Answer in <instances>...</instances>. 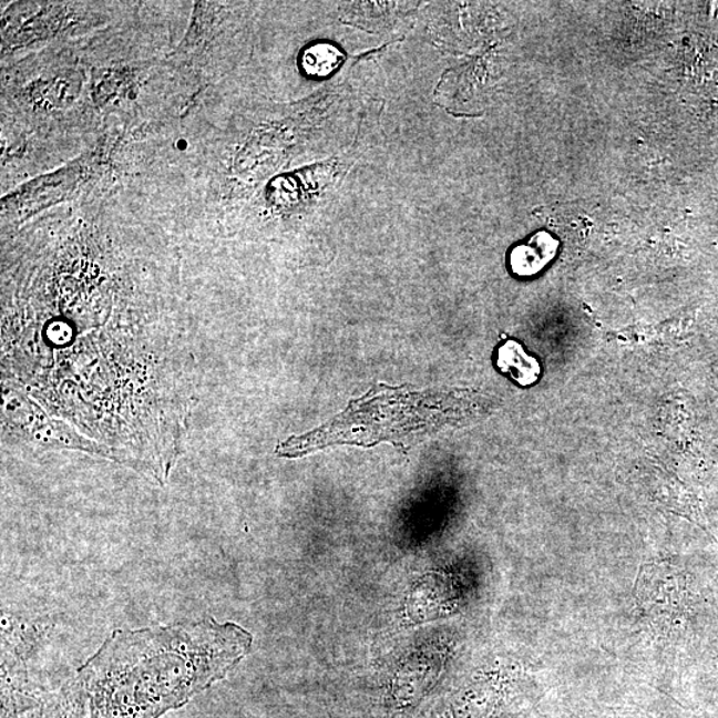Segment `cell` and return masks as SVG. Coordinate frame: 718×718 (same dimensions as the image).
I'll list each match as a JSON object with an SVG mask.
<instances>
[{
  "mask_svg": "<svg viewBox=\"0 0 718 718\" xmlns=\"http://www.w3.org/2000/svg\"><path fill=\"white\" fill-rule=\"evenodd\" d=\"M253 636L233 622H180L116 629L79 667L91 718H160L229 674Z\"/></svg>",
  "mask_w": 718,
  "mask_h": 718,
  "instance_id": "obj_1",
  "label": "cell"
},
{
  "mask_svg": "<svg viewBox=\"0 0 718 718\" xmlns=\"http://www.w3.org/2000/svg\"><path fill=\"white\" fill-rule=\"evenodd\" d=\"M18 718H91L89 697L75 676L59 689L47 691L35 708Z\"/></svg>",
  "mask_w": 718,
  "mask_h": 718,
  "instance_id": "obj_2",
  "label": "cell"
},
{
  "mask_svg": "<svg viewBox=\"0 0 718 718\" xmlns=\"http://www.w3.org/2000/svg\"><path fill=\"white\" fill-rule=\"evenodd\" d=\"M558 243L548 233H536L527 244L511 253V268L517 276H534L555 257Z\"/></svg>",
  "mask_w": 718,
  "mask_h": 718,
  "instance_id": "obj_3",
  "label": "cell"
},
{
  "mask_svg": "<svg viewBox=\"0 0 718 718\" xmlns=\"http://www.w3.org/2000/svg\"><path fill=\"white\" fill-rule=\"evenodd\" d=\"M496 365L502 371L510 372L522 386L534 383L541 375L536 359L530 357L515 341H507L499 349Z\"/></svg>",
  "mask_w": 718,
  "mask_h": 718,
  "instance_id": "obj_4",
  "label": "cell"
},
{
  "mask_svg": "<svg viewBox=\"0 0 718 718\" xmlns=\"http://www.w3.org/2000/svg\"><path fill=\"white\" fill-rule=\"evenodd\" d=\"M339 53L332 47L317 45L304 55L305 70L311 75L324 76L338 65Z\"/></svg>",
  "mask_w": 718,
  "mask_h": 718,
  "instance_id": "obj_5",
  "label": "cell"
}]
</instances>
